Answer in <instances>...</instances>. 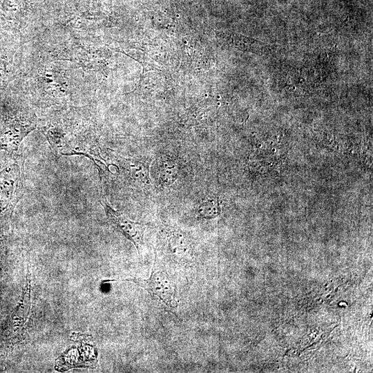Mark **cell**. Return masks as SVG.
<instances>
[{
    "label": "cell",
    "instance_id": "obj_1",
    "mask_svg": "<svg viewBox=\"0 0 373 373\" xmlns=\"http://www.w3.org/2000/svg\"><path fill=\"white\" fill-rule=\"evenodd\" d=\"M22 168L11 162L0 168V219L9 218L22 195Z\"/></svg>",
    "mask_w": 373,
    "mask_h": 373
},
{
    "label": "cell",
    "instance_id": "obj_2",
    "mask_svg": "<svg viewBox=\"0 0 373 373\" xmlns=\"http://www.w3.org/2000/svg\"><path fill=\"white\" fill-rule=\"evenodd\" d=\"M125 280L134 283L146 289L153 297L170 308H175L178 305L175 285L169 275L164 271H155L153 267L151 275L147 279L131 278Z\"/></svg>",
    "mask_w": 373,
    "mask_h": 373
},
{
    "label": "cell",
    "instance_id": "obj_3",
    "mask_svg": "<svg viewBox=\"0 0 373 373\" xmlns=\"http://www.w3.org/2000/svg\"><path fill=\"white\" fill-rule=\"evenodd\" d=\"M35 128L17 118L8 117L0 122V151L15 154L23 138Z\"/></svg>",
    "mask_w": 373,
    "mask_h": 373
},
{
    "label": "cell",
    "instance_id": "obj_4",
    "mask_svg": "<svg viewBox=\"0 0 373 373\" xmlns=\"http://www.w3.org/2000/svg\"><path fill=\"white\" fill-rule=\"evenodd\" d=\"M106 215L111 224L120 231L127 239L133 243L137 251L143 244L144 226L139 222H133L122 213L114 210L106 199L99 200Z\"/></svg>",
    "mask_w": 373,
    "mask_h": 373
},
{
    "label": "cell",
    "instance_id": "obj_5",
    "mask_svg": "<svg viewBox=\"0 0 373 373\" xmlns=\"http://www.w3.org/2000/svg\"><path fill=\"white\" fill-rule=\"evenodd\" d=\"M122 166L126 169L134 182L149 184V169L142 163L133 160L122 158Z\"/></svg>",
    "mask_w": 373,
    "mask_h": 373
},
{
    "label": "cell",
    "instance_id": "obj_6",
    "mask_svg": "<svg viewBox=\"0 0 373 373\" xmlns=\"http://www.w3.org/2000/svg\"><path fill=\"white\" fill-rule=\"evenodd\" d=\"M169 242L172 251L179 256L186 255V252L188 254L191 250V245L188 239L177 231H173L171 233Z\"/></svg>",
    "mask_w": 373,
    "mask_h": 373
},
{
    "label": "cell",
    "instance_id": "obj_7",
    "mask_svg": "<svg viewBox=\"0 0 373 373\" xmlns=\"http://www.w3.org/2000/svg\"><path fill=\"white\" fill-rule=\"evenodd\" d=\"M197 212L202 218H213L220 213L219 202L216 199H209L199 205Z\"/></svg>",
    "mask_w": 373,
    "mask_h": 373
},
{
    "label": "cell",
    "instance_id": "obj_8",
    "mask_svg": "<svg viewBox=\"0 0 373 373\" xmlns=\"http://www.w3.org/2000/svg\"><path fill=\"white\" fill-rule=\"evenodd\" d=\"M161 178L164 183L171 184L177 178V166L172 160L164 161L161 166Z\"/></svg>",
    "mask_w": 373,
    "mask_h": 373
}]
</instances>
